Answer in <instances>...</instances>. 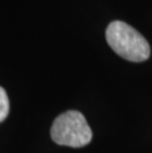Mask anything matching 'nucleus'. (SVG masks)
<instances>
[{
    "label": "nucleus",
    "instance_id": "nucleus-1",
    "mask_svg": "<svg viewBox=\"0 0 152 153\" xmlns=\"http://www.w3.org/2000/svg\"><path fill=\"white\" fill-rule=\"evenodd\" d=\"M106 39L112 50L127 60L141 62L150 55L149 44L143 36L122 21H114L108 26Z\"/></svg>",
    "mask_w": 152,
    "mask_h": 153
},
{
    "label": "nucleus",
    "instance_id": "nucleus-2",
    "mask_svg": "<svg viewBox=\"0 0 152 153\" xmlns=\"http://www.w3.org/2000/svg\"><path fill=\"white\" fill-rule=\"evenodd\" d=\"M50 136L59 145L79 148L92 139V131L85 117L78 111H67L54 120Z\"/></svg>",
    "mask_w": 152,
    "mask_h": 153
},
{
    "label": "nucleus",
    "instance_id": "nucleus-3",
    "mask_svg": "<svg viewBox=\"0 0 152 153\" xmlns=\"http://www.w3.org/2000/svg\"><path fill=\"white\" fill-rule=\"evenodd\" d=\"M9 114V99L5 90L0 86V123H2Z\"/></svg>",
    "mask_w": 152,
    "mask_h": 153
}]
</instances>
